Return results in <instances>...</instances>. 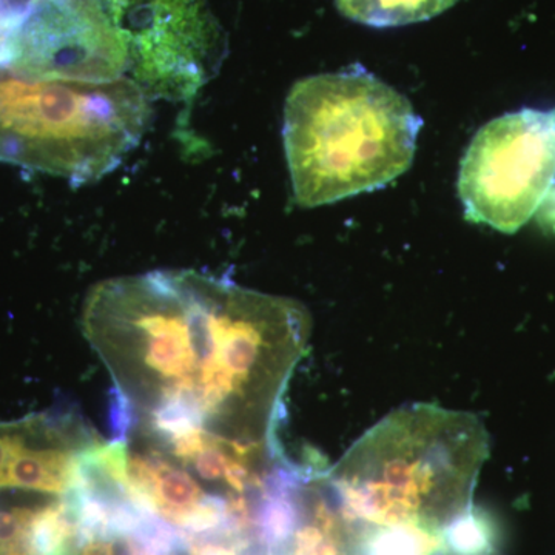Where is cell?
I'll return each instance as SVG.
<instances>
[{"label": "cell", "mask_w": 555, "mask_h": 555, "mask_svg": "<svg viewBox=\"0 0 555 555\" xmlns=\"http://www.w3.org/2000/svg\"><path fill=\"white\" fill-rule=\"evenodd\" d=\"M9 68L28 78H126L127 53L101 0H36L10 36Z\"/></svg>", "instance_id": "8992f818"}, {"label": "cell", "mask_w": 555, "mask_h": 555, "mask_svg": "<svg viewBox=\"0 0 555 555\" xmlns=\"http://www.w3.org/2000/svg\"><path fill=\"white\" fill-rule=\"evenodd\" d=\"M189 550L190 555H254L218 542H192Z\"/></svg>", "instance_id": "8fae6325"}, {"label": "cell", "mask_w": 555, "mask_h": 555, "mask_svg": "<svg viewBox=\"0 0 555 555\" xmlns=\"http://www.w3.org/2000/svg\"><path fill=\"white\" fill-rule=\"evenodd\" d=\"M554 181L555 108H524L478 131L460 164L459 195L470 222L514 233Z\"/></svg>", "instance_id": "277c9868"}, {"label": "cell", "mask_w": 555, "mask_h": 555, "mask_svg": "<svg viewBox=\"0 0 555 555\" xmlns=\"http://www.w3.org/2000/svg\"><path fill=\"white\" fill-rule=\"evenodd\" d=\"M134 82L155 96L192 100L218 72L221 25L204 0H101Z\"/></svg>", "instance_id": "5b68a950"}, {"label": "cell", "mask_w": 555, "mask_h": 555, "mask_svg": "<svg viewBox=\"0 0 555 555\" xmlns=\"http://www.w3.org/2000/svg\"><path fill=\"white\" fill-rule=\"evenodd\" d=\"M347 20L375 28L403 27L433 20L456 0H335Z\"/></svg>", "instance_id": "9c48e42d"}, {"label": "cell", "mask_w": 555, "mask_h": 555, "mask_svg": "<svg viewBox=\"0 0 555 555\" xmlns=\"http://www.w3.org/2000/svg\"><path fill=\"white\" fill-rule=\"evenodd\" d=\"M35 511L30 507L0 511V546L13 545L27 537Z\"/></svg>", "instance_id": "30bf717a"}, {"label": "cell", "mask_w": 555, "mask_h": 555, "mask_svg": "<svg viewBox=\"0 0 555 555\" xmlns=\"http://www.w3.org/2000/svg\"><path fill=\"white\" fill-rule=\"evenodd\" d=\"M102 440L72 408L0 422V491L67 496Z\"/></svg>", "instance_id": "52a82bcc"}, {"label": "cell", "mask_w": 555, "mask_h": 555, "mask_svg": "<svg viewBox=\"0 0 555 555\" xmlns=\"http://www.w3.org/2000/svg\"><path fill=\"white\" fill-rule=\"evenodd\" d=\"M422 118L361 67L298 80L284 104L295 201L313 208L374 192L411 167Z\"/></svg>", "instance_id": "7a4b0ae2"}, {"label": "cell", "mask_w": 555, "mask_h": 555, "mask_svg": "<svg viewBox=\"0 0 555 555\" xmlns=\"http://www.w3.org/2000/svg\"><path fill=\"white\" fill-rule=\"evenodd\" d=\"M27 540L33 555H80L86 542L72 500L61 496L36 509Z\"/></svg>", "instance_id": "ba28073f"}, {"label": "cell", "mask_w": 555, "mask_h": 555, "mask_svg": "<svg viewBox=\"0 0 555 555\" xmlns=\"http://www.w3.org/2000/svg\"><path fill=\"white\" fill-rule=\"evenodd\" d=\"M149 120L134 80L67 82L0 67V160L68 179L96 181L137 147Z\"/></svg>", "instance_id": "3957f363"}, {"label": "cell", "mask_w": 555, "mask_h": 555, "mask_svg": "<svg viewBox=\"0 0 555 555\" xmlns=\"http://www.w3.org/2000/svg\"><path fill=\"white\" fill-rule=\"evenodd\" d=\"M80 555H116L113 540H91L82 547Z\"/></svg>", "instance_id": "7c38bea8"}, {"label": "cell", "mask_w": 555, "mask_h": 555, "mask_svg": "<svg viewBox=\"0 0 555 555\" xmlns=\"http://www.w3.org/2000/svg\"><path fill=\"white\" fill-rule=\"evenodd\" d=\"M310 328L301 302L195 270L102 281L82 310L83 337L113 382L112 438L198 430L276 443Z\"/></svg>", "instance_id": "6da1fadb"}]
</instances>
